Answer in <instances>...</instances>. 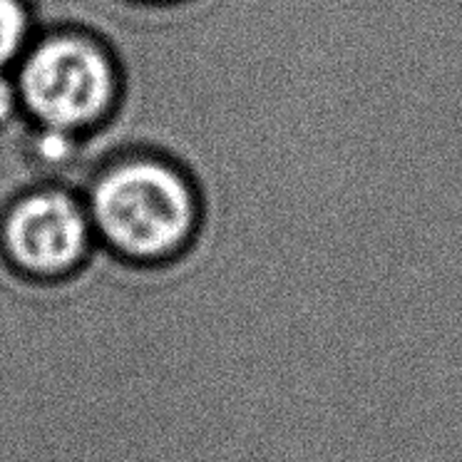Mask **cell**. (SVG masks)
Returning <instances> with one entry per match:
<instances>
[{
  "instance_id": "4",
  "label": "cell",
  "mask_w": 462,
  "mask_h": 462,
  "mask_svg": "<svg viewBox=\"0 0 462 462\" xmlns=\"http://www.w3.org/2000/svg\"><path fill=\"white\" fill-rule=\"evenodd\" d=\"M28 38V15L21 0H0V70L18 58Z\"/></svg>"
},
{
  "instance_id": "5",
  "label": "cell",
  "mask_w": 462,
  "mask_h": 462,
  "mask_svg": "<svg viewBox=\"0 0 462 462\" xmlns=\"http://www.w3.org/2000/svg\"><path fill=\"white\" fill-rule=\"evenodd\" d=\"M18 100H21V95L15 92V88H13L11 82L0 75V125L11 117L13 110H15V105H18Z\"/></svg>"
},
{
  "instance_id": "2",
  "label": "cell",
  "mask_w": 462,
  "mask_h": 462,
  "mask_svg": "<svg viewBox=\"0 0 462 462\" xmlns=\"http://www.w3.org/2000/svg\"><path fill=\"white\" fill-rule=\"evenodd\" d=\"M18 95L48 130H78L107 107L110 65L80 38H48L23 60Z\"/></svg>"
},
{
  "instance_id": "3",
  "label": "cell",
  "mask_w": 462,
  "mask_h": 462,
  "mask_svg": "<svg viewBox=\"0 0 462 462\" xmlns=\"http://www.w3.org/2000/svg\"><path fill=\"white\" fill-rule=\"evenodd\" d=\"M5 263L31 282L55 283L82 272L90 224L78 201L62 191L21 199L5 221Z\"/></svg>"
},
{
  "instance_id": "1",
  "label": "cell",
  "mask_w": 462,
  "mask_h": 462,
  "mask_svg": "<svg viewBox=\"0 0 462 462\" xmlns=\"http://www.w3.org/2000/svg\"><path fill=\"white\" fill-rule=\"evenodd\" d=\"M90 214L102 239L127 262L154 263L184 246L197 209L177 171L154 162H132L97 181Z\"/></svg>"
}]
</instances>
